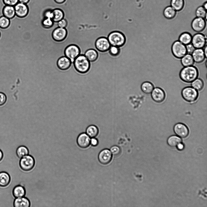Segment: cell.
Here are the masks:
<instances>
[{
    "instance_id": "obj_7",
    "label": "cell",
    "mask_w": 207,
    "mask_h": 207,
    "mask_svg": "<svg viewBox=\"0 0 207 207\" xmlns=\"http://www.w3.org/2000/svg\"><path fill=\"white\" fill-rule=\"evenodd\" d=\"M191 44L195 48H203L206 45V37L201 33H197L192 36Z\"/></svg>"
},
{
    "instance_id": "obj_17",
    "label": "cell",
    "mask_w": 207,
    "mask_h": 207,
    "mask_svg": "<svg viewBox=\"0 0 207 207\" xmlns=\"http://www.w3.org/2000/svg\"><path fill=\"white\" fill-rule=\"evenodd\" d=\"M191 55L194 62L197 63L202 62L206 58L202 48H195Z\"/></svg>"
},
{
    "instance_id": "obj_44",
    "label": "cell",
    "mask_w": 207,
    "mask_h": 207,
    "mask_svg": "<svg viewBox=\"0 0 207 207\" xmlns=\"http://www.w3.org/2000/svg\"><path fill=\"white\" fill-rule=\"evenodd\" d=\"M176 147L179 150H182L184 147L182 143V142L179 144Z\"/></svg>"
},
{
    "instance_id": "obj_49",
    "label": "cell",
    "mask_w": 207,
    "mask_h": 207,
    "mask_svg": "<svg viewBox=\"0 0 207 207\" xmlns=\"http://www.w3.org/2000/svg\"><path fill=\"white\" fill-rule=\"evenodd\" d=\"M203 7L206 10L207 7V4L206 2H205L204 3V4L203 5Z\"/></svg>"
},
{
    "instance_id": "obj_24",
    "label": "cell",
    "mask_w": 207,
    "mask_h": 207,
    "mask_svg": "<svg viewBox=\"0 0 207 207\" xmlns=\"http://www.w3.org/2000/svg\"><path fill=\"white\" fill-rule=\"evenodd\" d=\"M192 36L189 33L185 32L182 33L179 36V39L185 45L191 43Z\"/></svg>"
},
{
    "instance_id": "obj_35",
    "label": "cell",
    "mask_w": 207,
    "mask_h": 207,
    "mask_svg": "<svg viewBox=\"0 0 207 207\" xmlns=\"http://www.w3.org/2000/svg\"><path fill=\"white\" fill-rule=\"evenodd\" d=\"M10 21L9 18L3 16L0 17V27L2 28H7L9 25Z\"/></svg>"
},
{
    "instance_id": "obj_45",
    "label": "cell",
    "mask_w": 207,
    "mask_h": 207,
    "mask_svg": "<svg viewBox=\"0 0 207 207\" xmlns=\"http://www.w3.org/2000/svg\"><path fill=\"white\" fill-rule=\"evenodd\" d=\"M29 0H18V2H19L26 4L28 2Z\"/></svg>"
},
{
    "instance_id": "obj_11",
    "label": "cell",
    "mask_w": 207,
    "mask_h": 207,
    "mask_svg": "<svg viewBox=\"0 0 207 207\" xmlns=\"http://www.w3.org/2000/svg\"><path fill=\"white\" fill-rule=\"evenodd\" d=\"M191 25L193 30L199 32L205 29L206 26V22L204 18L197 17L193 20Z\"/></svg>"
},
{
    "instance_id": "obj_38",
    "label": "cell",
    "mask_w": 207,
    "mask_h": 207,
    "mask_svg": "<svg viewBox=\"0 0 207 207\" xmlns=\"http://www.w3.org/2000/svg\"><path fill=\"white\" fill-rule=\"evenodd\" d=\"M53 22H54L52 18H46L43 20L42 22V25L44 27L48 28L52 26Z\"/></svg>"
},
{
    "instance_id": "obj_10",
    "label": "cell",
    "mask_w": 207,
    "mask_h": 207,
    "mask_svg": "<svg viewBox=\"0 0 207 207\" xmlns=\"http://www.w3.org/2000/svg\"><path fill=\"white\" fill-rule=\"evenodd\" d=\"M97 50L101 52H105L109 50L111 46L107 38L101 37L98 38L95 42Z\"/></svg>"
},
{
    "instance_id": "obj_18",
    "label": "cell",
    "mask_w": 207,
    "mask_h": 207,
    "mask_svg": "<svg viewBox=\"0 0 207 207\" xmlns=\"http://www.w3.org/2000/svg\"><path fill=\"white\" fill-rule=\"evenodd\" d=\"M13 204L14 207H29L31 203L27 198L23 197L15 198Z\"/></svg>"
},
{
    "instance_id": "obj_14",
    "label": "cell",
    "mask_w": 207,
    "mask_h": 207,
    "mask_svg": "<svg viewBox=\"0 0 207 207\" xmlns=\"http://www.w3.org/2000/svg\"><path fill=\"white\" fill-rule=\"evenodd\" d=\"M90 137L86 133L80 134L78 137L77 142L78 146L82 148L88 147L90 144Z\"/></svg>"
},
{
    "instance_id": "obj_25",
    "label": "cell",
    "mask_w": 207,
    "mask_h": 207,
    "mask_svg": "<svg viewBox=\"0 0 207 207\" xmlns=\"http://www.w3.org/2000/svg\"><path fill=\"white\" fill-rule=\"evenodd\" d=\"M4 16L10 19L13 18L15 15L14 6L6 5L3 9Z\"/></svg>"
},
{
    "instance_id": "obj_41",
    "label": "cell",
    "mask_w": 207,
    "mask_h": 207,
    "mask_svg": "<svg viewBox=\"0 0 207 207\" xmlns=\"http://www.w3.org/2000/svg\"><path fill=\"white\" fill-rule=\"evenodd\" d=\"M187 53L192 54L195 48L191 43L186 45Z\"/></svg>"
},
{
    "instance_id": "obj_47",
    "label": "cell",
    "mask_w": 207,
    "mask_h": 207,
    "mask_svg": "<svg viewBox=\"0 0 207 207\" xmlns=\"http://www.w3.org/2000/svg\"><path fill=\"white\" fill-rule=\"evenodd\" d=\"M3 156L2 152L0 149V162L2 160Z\"/></svg>"
},
{
    "instance_id": "obj_48",
    "label": "cell",
    "mask_w": 207,
    "mask_h": 207,
    "mask_svg": "<svg viewBox=\"0 0 207 207\" xmlns=\"http://www.w3.org/2000/svg\"><path fill=\"white\" fill-rule=\"evenodd\" d=\"M65 0H55V1L57 3H60L64 2Z\"/></svg>"
},
{
    "instance_id": "obj_4",
    "label": "cell",
    "mask_w": 207,
    "mask_h": 207,
    "mask_svg": "<svg viewBox=\"0 0 207 207\" xmlns=\"http://www.w3.org/2000/svg\"><path fill=\"white\" fill-rule=\"evenodd\" d=\"M173 55L176 58L181 59L187 53L186 45L179 40L174 42L171 47Z\"/></svg>"
},
{
    "instance_id": "obj_32",
    "label": "cell",
    "mask_w": 207,
    "mask_h": 207,
    "mask_svg": "<svg viewBox=\"0 0 207 207\" xmlns=\"http://www.w3.org/2000/svg\"><path fill=\"white\" fill-rule=\"evenodd\" d=\"M53 14L52 20L53 22H58L62 19L64 17V13L60 9H55L52 11Z\"/></svg>"
},
{
    "instance_id": "obj_40",
    "label": "cell",
    "mask_w": 207,
    "mask_h": 207,
    "mask_svg": "<svg viewBox=\"0 0 207 207\" xmlns=\"http://www.w3.org/2000/svg\"><path fill=\"white\" fill-rule=\"evenodd\" d=\"M7 101V97L3 93L0 92V106L4 105Z\"/></svg>"
},
{
    "instance_id": "obj_19",
    "label": "cell",
    "mask_w": 207,
    "mask_h": 207,
    "mask_svg": "<svg viewBox=\"0 0 207 207\" xmlns=\"http://www.w3.org/2000/svg\"><path fill=\"white\" fill-rule=\"evenodd\" d=\"M71 63L70 60L65 56H64L58 59L57 64L60 69L62 70H65L70 67Z\"/></svg>"
},
{
    "instance_id": "obj_26",
    "label": "cell",
    "mask_w": 207,
    "mask_h": 207,
    "mask_svg": "<svg viewBox=\"0 0 207 207\" xmlns=\"http://www.w3.org/2000/svg\"><path fill=\"white\" fill-rule=\"evenodd\" d=\"M163 14L164 17L167 19H172L175 16L176 11L171 6H169L165 8Z\"/></svg>"
},
{
    "instance_id": "obj_37",
    "label": "cell",
    "mask_w": 207,
    "mask_h": 207,
    "mask_svg": "<svg viewBox=\"0 0 207 207\" xmlns=\"http://www.w3.org/2000/svg\"><path fill=\"white\" fill-rule=\"evenodd\" d=\"M110 151L112 155L115 156H118L120 154L121 152L120 148L116 145L112 147L110 149Z\"/></svg>"
},
{
    "instance_id": "obj_31",
    "label": "cell",
    "mask_w": 207,
    "mask_h": 207,
    "mask_svg": "<svg viewBox=\"0 0 207 207\" xmlns=\"http://www.w3.org/2000/svg\"><path fill=\"white\" fill-rule=\"evenodd\" d=\"M29 151L28 148L24 146H20L18 147L16 150V154L19 159L28 155Z\"/></svg>"
},
{
    "instance_id": "obj_43",
    "label": "cell",
    "mask_w": 207,
    "mask_h": 207,
    "mask_svg": "<svg viewBox=\"0 0 207 207\" xmlns=\"http://www.w3.org/2000/svg\"><path fill=\"white\" fill-rule=\"evenodd\" d=\"M90 144L93 146H96L98 145V141L95 137L92 138L90 140Z\"/></svg>"
},
{
    "instance_id": "obj_15",
    "label": "cell",
    "mask_w": 207,
    "mask_h": 207,
    "mask_svg": "<svg viewBox=\"0 0 207 207\" xmlns=\"http://www.w3.org/2000/svg\"><path fill=\"white\" fill-rule=\"evenodd\" d=\"M67 31L65 28L58 27L53 31L52 36L55 41H61L64 40L66 37Z\"/></svg>"
},
{
    "instance_id": "obj_27",
    "label": "cell",
    "mask_w": 207,
    "mask_h": 207,
    "mask_svg": "<svg viewBox=\"0 0 207 207\" xmlns=\"http://www.w3.org/2000/svg\"><path fill=\"white\" fill-rule=\"evenodd\" d=\"M141 88L143 92L148 94L151 93L154 89V85L151 82L145 81L142 83Z\"/></svg>"
},
{
    "instance_id": "obj_20",
    "label": "cell",
    "mask_w": 207,
    "mask_h": 207,
    "mask_svg": "<svg viewBox=\"0 0 207 207\" xmlns=\"http://www.w3.org/2000/svg\"><path fill=\"white\" fill-rule=\"evenodd\" d=\"M12 194L15 198L24 197L26 194L25 189L21 185H17L13 189Z\"/></svg>"
},
{
    "instance_id": "obj_28",
    "label": "cell",
    "mask_w": 207,
    "mask_h": 207,
    "mask_svg": "<svg viewBox=\"0 0 207 207\" xmlns=\"http://www.w3.org/2000/svg\"><path fill=\"white\" fill-rule=\"evenodd\" d=\"M181 139L178 136L173 135L169 137L167 139L168 144L171 147H176L182 142Z\"/></svg>"
},
{
    "instance_id": "obj_3",
    "label": "cell",
    "mask_w": 207,
    "mask_h": 207,
    "mask_svg": "<svg viewBox=\"0 0 207 207\" xmlns=\"http://www.w3.org/2000/svg\"><path fill=\"white\" fill-rule=\"evenodd\" d=\"M73 63L76 69L80 73H85L89 69L90 62L85 55H79L75 59Z\"/></svg>"
},
{
    "instance_id": "obj_13",
    "label": "cell",
    "mask_w": 207,
    "mask_h": 207,
    "mask_svg": "<svg viewBox=\"0 0 207 207\" xmlns=\"http://www.w3.org/2000/svg\"><path fill=\"white\" fill-rule=\"evenodd\" d=\"M112 158V154L108 149H105L101 151L98 155V159L102 164L106 165L111 161Z\"/></svg>"
},
{
    "instance_id": "obj_39",
    "label": "cell",
    "mask_w": 207,
    "mask_h": 207,
    "mask_svg": "<svg viewBox=\"0 0 207 207\" xmlns=\"http://www.w3.org/2000/svg\"><path fill=\"white\" fill-rule=\"evenodd\" d=\"M3 2L6 5L13 6L19 2L18 0H3Z\"/></svg>"
},
{
    "instance_id": "obj_42",
    "label": "cell",
    "mask_w": 207,
    "mask_h": 207,
    "mask_svg": "<svg viewBox=\"0 0 207 207\" xmlns=\"http://www.w3.org/2000/svg\"><path fill=\"white\" fill-rule=\"evenodd\" d=\"M67 25V22L66 20L63 18L58 22V27L65 28Z\"/></svg>"
},
{
    "instance_id": "obj_23",
    "label": "cell",
    "mask_w": 207,
    "mask_h": 207,
    "mask_svg": "<svg viewBox=\"0 0 207 207\" xmlns=\"http://www.w3.org/2000/svg\"><path fill=\"white\" fill-rule=\"evenodd\" d=\"M84 55L90 62L95 61L98 56L97 52L93 49H90L87 50Z\"/></svg>"
},
{
    "instance_id": "obj_6",
    "label": "cell",
    "mask_w": 207,
    "mask_h": 207,
    "mask_svg": "<svg viewBox=\"0 0 207 207\" xmlns=\"http://www.w3.org/2000/svg\"><path fill=\"white\" fill-rule=\"evenodd\" d=\"M35 164L34 159L29 155L20 159L19 162L20 168L25 172L32 170L34 167Z\"/></svg>"
},
{
    "instance_id": "obj_16",
    "label": "cell",
    "mask_w": 207,
    "mask_h": 207,
    "mask_svg": "<svg viewBox=\"0 0 207 207\" xmlns=\"http://www.w3.org/2000/svg\"><path fill=\"white\" fill-rule=\"evenodd\" d=\"M15 14L20 17H23L27 14L28 8L25 4L18 2L14 6Z\"/></svg>"
},
{
    "instance_id": "obj_46",
    "label": "cell",
    "mask_w": 207,
    "mask_h": 207,
    "mask_svg": "<svg viewBox=\"0 0 207 207\" xmlns=\"http://www.w3.org/2000/svg\"><path fill=\"white\" fill-rule=\"evenodd\" d=\"M204 49H203L204 52V54H205V56L206 57H207V45H205V46L204 47Z\"/></svg>"
},
{
    "instance_id": "obj_34",
    "label": "cell",
    "mask_w": 207,
    "mask_h": 207,
    "mask_svg": "<svg viewBox=\"0 0 207 207\" xmlns=\"http://www.w3.org/2000/svg\"><path fill=\"white\" fill-rule=\"evenodd\" d=\"M195 15L198 17L204 18H206V19H207L206 9L203 6H200L197 8L195 12Z\"/></svg>"
},
{
    "instance_id": "obj_9",
    "label": "cell",
    "mask_w": 207,
    "mask_h": 207,
    "mask_svg": "<svg viewBox=\"0 0 207 207\" xmlns=\"http://www.w3.org/2000/svg\"><path fill=\"white\" fill-rule=\"evenodd\" d=\"M173 131L177 136L182 138H186L189 133V130L188 127L185 125L181 123L175 124L173 127Z\"/></svg>"
},
{
    "instance_id": "obj_1",
    "label": "cell",
    "mask_w": 207,
    "mask_h": 207,
    "mask_svg": "<svg viewBox=\"0 0 207 207\" xmlns=\"http://www.w3.org/2000/svg\"><path fill=\"white\" fill-rule=\"evenodd\" d=\"M198 75L197 68L193 65L184 67L181 70L179 74L181 80L188 83L192 82L198 78Z\"/></svg>"
},
{
    "instance_id": "obj_5",
    "label": "cell",
    "mask_w": 207,
    "mask_h": 207,
    "mask_svg": "<svg viewBox=\"0 0 207 207\" xmlns=\"http://www.w3.org/2000/svg\"><path fill=\"white\" fill-rule=\"evenodd\" d=\"M183 98L186 101L189 102H195L198 96V93L192 87L188 86L183 88L181 92Z\"/></svg>"
},
{
    "instance_id": "obj_21",
    "label": "cell",
    "mask_w": 207,
    "mask_h": 207,
    "mask_svg": "<svg viewBox=\"0 0 207 207\" xmlns=\"http://www.w3.org/2000/svg\"><path fill=\"white\" fill-rule=\"evenodd\" d=\"M11 181L10 175L5 172H0V186L4 187L7 186Z\"/></svg>"
},
{
    "instance_id": "obj_2",
    "label": "cell",
    "mask_w": 207,
    "mask_h": 207,
    "mask_svg": "<svg viewBox=\"0 0 207 207\" xmlns=\"http://www.w3.org/2000/svg\"><path fill=\"white\" fill-rule=\"evenodd\" d=\"M107 39L111 46L121 47L124 45L126 41L125 35L121 32L114 31L108 35Z\"/></svg>"
},
{
    "instance_id": "obj_22",
    "label": "cell",
    "mask_w": 207,
    "mask_h": 207,
    "mask_svg": "<svg viewBox=\"0 0 207 207\" xmlns=\"http://www.w3.org/2000/svg\"><path fill=\"white\" fill-rule=\"evenodd\" d=\"M181 59V63L184 67L193 65L195 62L192 55L188 53Z\"/></svg>"
},
{
    "instance_id": "obj_30",
    "label": "cell",
    "mask_w": 207,
    "mask_h": 207,
    "mask_svg": "<svg viewBox=\"0 0 207 207\" xmlns=\"http://www.w3.org/2000/svg\"><path fill=\"white\" fill-rule=\"evenodd\" d=\"M171 6L176 11L181 10L184 5V0H171Z\"/></svg>"
},
{
    "instance_id": "obj_50",
    "label": "cell",
    "mask_w": 207,
    "mask_h": 207,
    "mask_svg": "<svg viewBox=\"0 0 207 207\" xmlns=\"http://www.w3.org/2000/svg\"></svg>"
},
{
    "instance_id": "obj_36",
    "label": "cell",
    "mask_w": 207,
    "mask_h": 207,
    "mask_svg": "<svg viewBox=\"0 0 207 207\" xmlns=\"http://www.w3.org/2000/svg\"><path fill=\"white\" fill-rule=\"evenodd\" d=\"M109 53L113 56H118L120 53V47L111 46L109 50Z\"/></svg>"
},
{
    "instance_id": "obj_12",
    "label": "cell",
    "mask_w": 207,
    "mask_h": 207,
    "mask_svg": "<svg viewBox=\"0 0 207 207\" xmlns=\"http://www.w3.org/2000/svg\"><path fill=\"white\" fill-rule=\"evenodd\" d=\"M151 96L153 100L157 103L162 102L165 98V94L164 91L159 87L153 89L151 92Z\"/></svg>"
},
{
    "instance_id": "obj_29",
    "label": "cell",
    "mask_w": 207,
    "mask_h": 207,
    "mask_svg": "<svg viewBox=\"0 0 207 207\" xmlns=\"http://www.w3.org/2000/svg\"><path fill=\"white\" fill-rule=\"evenodd\" d=\"M98 127L94 125L89 126L86 130V133L91 138L96 137L98 135Z\"/></svg>"
},
{
    "instance_id": "obj_33",
    "label": "cell",
    "mask_w": 207,
    "mask_h": 207,
    "mask_svg": "<svg viewBox=\"0 0 207 207\" xmlns=\"http://www.w3.org/2000/svg\"><path fill=\"white\" fill-rule=\"evenodd\" d=\"M192 83V87L196 90L201 91L204 87V82L203 80L200 78H197Z\"/></svg>"
},
{
    "instance_id": "obj_8",
    "label": "cell",
    "mask_w": 207,
    "mask_h": 207,
    "mask_svg": "<svg viewBox=\"0 0 207 207\" xmlns=\"http://www.w3.org/2000/svg\"><path fill=\"white\" fill-rule=\"evenodd\" d=\"M80 49L77 45H71L67 46L65 49V54L71 62H73L75 59L80 55Z\"/></svg>"
}]
</instances>
